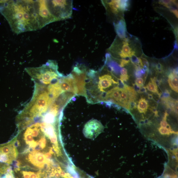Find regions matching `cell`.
<instances>
[{
	"label": "cell",
	"instance_id": "4fadbf2b",
	"mask_svg": "<svg viewBox=\"0 0 178 178\" xmlns=\"http://www.w3.org/2000/svg\"><path fill=\"white\" fill-rule=\"evenodd\" d=\"M130 62V60L129 59H122L120 61V63L119 66L120 68H124L125 66L129 64Z\"/></svg>",
	"mask_w": 178,
	"mask_h": 178
},
{
	"label": "cell",
	"instance_id": "3957f363",
	"mask_svg": "<svg viewBox=\"0 0 178 178\" xmlns=\"http://www.w3.org/2000/svg\"><path fill=\"white\" fill-rule=\"evenodd\" d=\"M49 12L57 21L71 17L73 11V1L63 0L46 1Z\"/></svg>",
	"mask_w": 178,
	"mask_h": 178
},
{
	"label": "cell",
	"instance_id": "277c9868",
	"mask_svg": "<svg viewBox=\"0 0 178 178\" xmlns=\"http://www.w3.org/2000/svg\"><path fill=\"white\" fill-rule=\"evenodd\" d=\"M88 71L84 65L78 64L73 67L71 74L75 81L77 96L86 97L85 86Z\"/></svg>",
	"mask_w": 178,
	"mask_h": 178
},
{
	"label": "cell",
	"instance_id": "52a82bcc",
	"mask_svg": "<svg viewBox=\"0 0 178 178\" xmlns=\"http://www.w3.org/2000/svg\"><path fill=\"white\" fill-rule=\"evenodd\" d=\"M163 103L169 110L177 113L178 101L170 97L166 98L161 99Z\"/></svg>",
	"mask_w": 178,
	"mask_h": 178
},
{
	"label": "cell",
	"instance_id": "cb8c5ba5",
	"mask_svg": "<svg viewBox=\"0 0 178 178\" xmlns=\"http://www.w3.org/2000/svg\"><path fill=\"white\" fill-rule=\"evenodd\" d=\"M2 176L1 174H0V178H1Z\"/></svg>",
	"mask_w": 178,
	"mask_h": 178
},
{
	"label": "cell",
	"instance_id": "5bb4252c",
	"mask_svg": "<svg viewBox=\"0 0 178 178\" xmlns=\"http://www.w3.org/2000/svg\"><path fill=\"white\" fill-rule=\"evenodd\" d=\"M129 79V76L128 74L125 75H121L120 76L119 80L121 81L124 83V82H127Z\"/></svg>",
	"mask_w": 178,
	"mask_h": 178
},
{
	"label": "cell",
	"instance_id": "ac0fdd59",
	"mask_svg": "<svg viewBox=\"0 0 178 178\" xmlns=\"http://www.w3.org/2000/svg\"><path fill=\"white\" fill-rule=\"evenodd\" d=\"M150 110H151L155 114V115L157 116L158 115V112L157 109L155 107H152L150 109Z\"/></svg>",
	"mask_w": 178,
	"mask_h": 178
},
{
	"label": "cell",
	"instance_id": "7c38bea8",
	"mask_svg": "<svg viewBox=\"0 0 178 178\" xmlns=\"http://www.w3.org/2000/svg\"><path fill=\"white\" fill-rule=\"evenodd\" d=\"M135 84L138 87H143L144 84V80L142 78H137L135 81Z\"/></svg>",
	"mask_w": 178,
	"mask_h": 178
},
{
	"label": "cell",
	"instance_id": "2e32d148",
	"mask_svg": "<svg viewBox=\"0 0 178 178\" xmlns=\"http://www.w3.org/2000/svg\"><path fill=\"white\" fill-rule=\"evenodd\" d=\"M141 70H135V74L137 78H140L142 76L143 74L141 73Z\"/></svg>",
	"mask_w": 178,
	"mask_h": 178
},
{
	"label": "cell",
	"instance_id": "6da1fadb",
	"mask_svg": "<svg viewBox=\"0 0 178 178\" xmlns=\"http://www.w3.org/2000/svg\"><path fill=\"white\" fill-rule=\"evenodd\" d=\"M0 12L16 34L40 29L34 1H1Z\"/></svg>",
	"mask_w": 178,
	"mask_h": 178
},
{
	"label": "cell",
	"instance_id": "5b68a950",
	"mask_svg": "<svg viewBox=\"0 0 178 178\" xmlns=\"http://www.w3.org/2000/svg\"><path fill=\"white\" fill-rule=\"evenodd\" d=\"M34 5L40 29L50 23L57 21L49 12L46 1H34Z\"/></svg>",
	"mask_w": 178,
	"mask_h": 178
},
{
	"label": "cell",
	"instance_id": "30bf717a",
	"mask_svg": "<svg viewBox=\"0 0 178 178\" xmlns=\"http://www.w3.org/2000/svg\"><path fill=\"white\" fill-rule=\"evenodd\" d=\"M148 107V101L145 98H142L139 100L137 107L140 113L145 114Z\"/></svg>",
	"mask_w": 178,
	"mask_h": 178
},
{
	"label": "cell",
	"instance_id": "9c48e42d",
	"mask_svg": "<svg viewBox=\"0 0 178 178\" xmlns=\"http://www.w3.org/2000/svg\"><path fill=\"white\" fill-rule=\"evenodd\" d=\"M168 82L170 87L172 90L178 93V75L171 73L168 76Z\"/></svg>",
	"mask_w": 178,
	"mask_h": 178
},
{
	"label": "cell",
	"instance_id": "603a6c76",
	"mask_svg": "<svg viewBox=\"0 0 178 178\" xmlns=\"http://www.w3.org/2000/svg\"><path fill=\"white\" fill-rule=\"evenodd\" d=\"M148 98L149 99H153V96L152 94H148Z\"/></svg>",
	"mask_w": 178,
	"mask_h": 178
},
{
	"label": "cell",
	"instance_id": "7402d4cb",
	"mask_svg": "<svg viewBox=\"0 0 178 178\" xmlns=\"http://www.w3.org/2000/svg\"><path fill=\"white\" fill-rule=\"evenodd\" d=\"M171 12L173 13L176 16V17L178 18V10L177 9H171Z\"/></svg>",
	"mask_w": 178,
	"mask_h": 178
},
{
	"label": "cell",
	"instance_id": "8fae6325",
	"mask_svg": "<svg viewBox=\"0 0 178 178\" xmlns=\"http://www.w3.org/2000/svg\"><path fill=\"white\" fill-rule=\"evenodd\" d=\"M146 87L149 91L154 94H157L159 96L160 93L158 91V87L154 82L152 78H151V81L149 82Z\"/></svg>",
	"mask_w": 178,
	"mask_h": 178
},
{
	"label": "cell",
	"instance_id": "ffe728a7",
	"mask_svg": "<svg viewBox=\"0 0 178 178\" xmlns=\"http://www.w3.org/2000/svg\"><path fill=\"white\" fill-rule=\"evenodd\" d=\"M121 75H125L127 74V70L125 68H122L120 70Z\"/></svg>",
	"mask_w": 178,
	"mask_h": 178
},
{
	"label": "cell",
	"instance_id": "d6986e66",
	"mask_svg": "<svg viewBox=\"0 0 178 178\" xmlns=\"http://www.w3.org/2000/svg\"><path fill=\"white\" fill-rule=\"evenodd\" d=\"M147 92L146 87H143L141 88L139 91L138 93H146Z\"/></svg>",
	"mask_w": 178,
	"mask_h": 178
},
{
	"label": "cell",
	"instance_id": "8992f818",
	"mask_svg": "<svg viewBox=\"0 0 178 178\" xmlns=\"http://www.w3.org/2000/svg\"><path fill=\"white\" fill-rule=\"evenodd\" d=\"M103 129V126L101 122L94 119L88 121L86 124L84 131L86 134L91 136L94 134H99Z\"/></svg>",
	"mask_w": 178,
	"mask_h": 178
},
{
	"label": "cell",
	"instance_id": "9a60e30c",
	"mask_svg": "<svg viewBox=\"0 0 178 178\" xmlns=\"http://www.w3.org/2000/svg\"><path fill=\"white\" fill-rule=\"evenodd\" d=\"M156 70L159 73H162L163 71V66L160 63H158L156 66Z\"/></svg>",
	"mask_w": 178,
	"mask_h": 178
},
{
	"label": "cell",
	"instance_id": "e0dca14e",
	"mask_svg": "<svg viewBox=\"0 0 178 178\" xmlns=\"http://www.w3.org/2000/svg\"><path fill=\"white\" fill-rule=\"evenodd\" d=\"M141 59L143 65H146L148 68L149 63L147 60L146 59L143 58H142Z\"/></svg>",
	"mask_w": 178,
	"mask_h": 178
},
{
	"label": "cell",
	"instance_id": "ba28073f",
	"mask_svg": "<svg viewBox=\"0 0 178 178\" xmlns=\"http://www.w3.org/2000/svg\"><path fill=\"white\" fill-rule=\"evenodd\" d=\"M116 31L118 36L121 38H124L126 36V27L125 22L123 20L119 21L115 25Z\"/></svg>",
	"mask_w": 178,
	"mask_h": 178
},
{
	"label": "cell",
	"instance_id": "44dd1931",
	"mask_svg": "<svg viewBox=\"0 0 178 178\" xmlns=\"http://www.w3.org/2000/svg\"><path fill=\"white\" fill-rule=\"evenodd\" d=\"M133 85L134 88V90L136 91V92H137L138 93L139 91L140 90L141 87H138V86L136 85L135 83H134V84H133Z\"/></svg>",
	"mask_w": 178,
	"mask_h": 178
},
{
	"label": "cell",
	"instance_id": "7a4b0ae2",
	"mask_svg": "<svg viewBox=\"0 0 178 178\" xmlns=\"http://www.w3.org/2000/svg\"><path fill=\"white\" fill-rule=\"evenodd\" d=\"M25 71L35 83L45 86L57 82L63 76L58 71L57 62L53 60H49L39 67L26 68Z\"/></svg>",
	"mask_w": 178,
	"mask_h": 178
}]
</instances>
